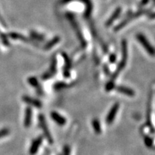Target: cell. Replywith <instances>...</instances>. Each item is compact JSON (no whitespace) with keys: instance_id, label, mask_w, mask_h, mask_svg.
I'll return each mask as SVG.
<instances>
[{"instance_id":"6da1fadb","label":"cell","mask_w":155,"mask_h":155,"mask_svg":"<svg viewBox=\"0 0 155 155\" xmlns=\"http://www.w3.org/2000/svg\"><path fill=\"white\" fill-rule=\"evenodd\" d=\"M121 50H122V58L121 61L118 64L116 71L114 72L113 75H111V80L109 81L114 83V81L116 80V78L119 76V73L121 72L122 70L124 68L126 65H127V58H128V50H127V42L125 40H124L121 42Z\"/></svg>"},{"instance_id":"7a4b0ae2","label":"cell","mask_w":155,"mask_h":155,"mask_svg":"<svg viewBox=\"0 0 155 155\" xmlns=\"http://www.w3.org/2000/svg\"><path fill=\"white\" fill-rule=\"evenodd\" d=\"M38 121H39V125H40V127L41 128L42 131H43L45 137L46 139H47L50 144H53V137H52L51 134H50V132L49 129H48V127L47 123H46L45 118L43 114H39Z\"/></svg>"},{"instance_id":"3957f363","label":"cell","mask_w":155,"mask_h":155,"mask_svg":"<svg viewBox=\"0 0 155 155\" xmlns=\"http://www.w3.org/2000/svg\"><path fill=\"white\" fill-rule=\"evenodd\" d=\"M66 17H67V18L68 19V20L71 21V23H72L73 28H74V29H75L77 35H78V37L79 40H80L81 43L82 44L83 48H86L87 42H86V40H85V39H84V38H83V36L82 35V33H81L80 29H78V27L76 22H75V18H74V16H73V15L71 14V13H67Z\"/></svg>"},{"instance_id":"277c9868","label":"cell","mask_w":155,"mask_h":155,"mask_svg":"<svg viewBox=\"0 0 155 155\" xmlns=\"http://www.w3.org/2000/svg\"><path fill=\"white\" fill-rule=\"evenodd\" d=\"M137 38L139 40V42L142 45V46L145 48V50H147V52L151 55H154V48L152 47V45L149 42L148 40L146 38L144 35L141 33H139L137 35Z\"/></svg>"},{"instance_id":"5b68a950","label":"cell","mask_w":155,"mask_h":155,"mask_svg":"<svg viewBox=\"0 0 155 155\" xmlns=\"http://www.w3.org/2000/svg\"><path fill=\"white\" fill-rule=\"evenodd\" d=\"M57 63L58 62L55 57H53V59H52L49 70L48 71H46L45 73H44L43 75H42V78L43 80L49 79L50 78L53 77L56 74V73H57Z\"/></svg>"},{"instance_id":"8992f818","label":"cell","mask_w":155,"mask_h":155,"mask_svg":"<svg viewBox=\"0 0 155 155\" xmlns=\"http://www.w3.org/2000/svg\"><path fill=\"white\" fill-rule=\"evenodd\" d=\"M147 11V10H140V11L134 13V14H133V13H132V14L129 15V16H128L127 18L124 19V20L122 21V22L120 23L119 25H117V26L116 27L115 29H114V31L119 30L120 29L123 28V27H124L127 24H128V22H129L131 20H132V19H134L137 18V17H139V16H141V15H144Z\"/></svg>"},{"instance_id":"52a82bcc","label":"cell","mask_w":155,"mask_h":155,"mask_svg":"<svg viewBox=\"0 0 155 155\" xmlns=\"http://www.w3.org/2000/svg\"><path fill=\"white\" fill-rule=\"evenodd\" d=\"M61 55L63 57L64 61H65V66L63 67V75L64 77L68 78H70V76H71V69L72 63H71V59L68 58L66 53H62Z\"/></svg>"},{"instance_id":"ba28073f","label":"cell","mask_w":155,"mask_h":155,"mask_svg":"<svg viewBox=\"0 0 155 155\" xmlns=\"http://www.w3.org/2000/svg\"><path fill=\"white\" fill-rule=\"evenodd\" d=\"M119 106H120L119 103H116V104H114L113 106L111 108L110 111H108L106 119V123H107L108 124H111L114 122V119H115L116 116V114H117L118 111H119Z\"/></svg>"},{"instance_id":"9c48e42d","label":"cell","mask_w":155,"mask_h":155,"mask_svg":"<svg viewBox=\"0 0 155 155\" xmlns=\"http://www.w3.org/2000/svg\"><path fill=\"white\" fill-rule=\"evenodd\" d=\"M42 141H43V136L42 135L38 136L36 139H35L32 141L30 148V151H29L30 155H35L37 154V152L39 150V148H40V147L42 144Z\"/></svg>"},{"instance_id":"30bf717a","label":"cell","mask_w":155,"mask_h":155,"mask_svg":"<svg viewBox=\"0 0 155 155\" xmlns=\"http://www.w3.org/2000/svg\"><path fill=\"white\" fill-rule=\"evenodd\" d=\"M28 83H30V84L32 87H33V88H36L37 93H38V94L39 95V96H42V95L44 94V91H43V89H42V87L41 86V84L39 83V81L38 79H37V78H35V77L29 78L28 79Z\"/></svg>"},{"instance_id":"8fae6325","label":"cell","mask_w":155,"mask_h":155,"mask_svg":"<svg viewBox=\"0 0 155 155\" xmlns=\"http://www.w3.org/2000/svg\"><path fill=\"white\" fill-rule=\"evenodd\" d=\"M50 118L59 126H64L66 124L67 120L64 116L61 115L59 113L56 111H53L50 113Z\"/></svg>"},{"instance_id":"7c38bea8","label":"cell","mask_w":155,"mask_h":155,"mask_svg":"<svg viewBox=\"0 0 155 155\" xmlns=\"http://www.w3.org/2000/svg\"><path fill=\"white\" fill-rule=\"evenodd\" d=\"M22 101L26 103V104H28V105L35 106V107L36 108H41L42 106V102L40 101V100L36 99V98H33L30 96H22Z\"/></svg>"},{"instance_id":"4fadbf2b","label":"cell","mask_w":155,"mask_h":155,"mask_svg":"<svg viewBox=\"0 0 155 155\" xmlns=\"http://www.w3.org/2000/svg\"><path fill=\"white\" fill-rule=\"evenodd\" d=\"M32 110L31 107L28 106L25 109V115L24 120V126L25 128H30L32 124Z\"/></svg>"},{"instance_id":"5bb4252c","label":"cell","mask_w":155,"mask_h":155,"mask_svg":"<svg viewBox=\"0 0 155 155\" xmlns=\"http://www.w3.org/2000/svg\"><path fill=\"white\" fill-rule=\"evenodd\" d=\"M116 90L117 91L119 94L126 95L128 96H135V92L133 89L124 86H118L116 87Z\"/></svg>"},{"instance_id":"9a60e30c","label":"cell","mask_w":155,"mask_h":155,"mask_svg":"<svg viewBox=\"0 0 155 155\" xmlns=\"http://www.w3.org/2000/svg\"><path fill=\"white\" fill-rule=\"evenodd\" d=\"M9 36H10L12 38L15 39V40H20L23 42L32 44L35 46H38V45L35 42L32 41V40H30V39H28V38H26V37L23 36V35H20L19 33H16V32H11V33H9Z\"/></svg>"},{"instance_id":"2e32d148","label":"cell","mask_w":155,"mask_h":155,"mask_svg":"<svg viewBox=\"0 0 155 155\" xmlns=\"http://www.w3.org/2000/svg\"><path fill=\"white\" fill-rule=\"evenodd\" d=\"M121 10H122L121 7H117V8L115 9V11L114 12V13L112 14L111 17H110V18L108 19L107 21H106V27L111 26V25L113 24V22L116 20V19L118 18V17H119V15L121 14Z\"/></svg>"},{"instance_id":"e0dca14e","label":"cell","mask_w":155,"mask_h":155,"mask_svg":"<svg viewBox=\"0 0 155 155\" xmlns=\"http://www.w3.org/2000/svg\"><path fill=\"white\" fill-rule=\"evenodd\" d=\"M80 1H82L83 2L86 4V12H85V17L88 18V17H90L91 14V11L93 9V5L91 2V0H80Z\"/></svg>"},{"instance_id":"ac0fdd59","label":"cell","mask_w":155,"mask_h":155,"mask_svg":"<svg viewBox=\"0 0 155 155\" xmlns=\"http://www.w3.org/2000/svg\"><path fill=\"white\" fill-rule=\"evenodd\" d=\"M92 125L93 128H94L95 133L96 134H101V123L99 120L98 119H94L92 121Z\"/></svg>"},{"instance_id":"d6986e66","label":"cell","mask_w":155,"mask_h":155,"mask_svg":"<svg viewBox=\"0 0 155 155\" xmlns=\"http://www.w3.org/2000/svg\"><path fill=\"white\" fill-rule=\"evenodd\" d=\"M59 41H60V38H59V37H55V38H54L53 40H50V41L48 42V43L46 44L45 45L44 48L45 50H50V48H53L55 44L58 43V42H59Z\"/></svg>"},{"instance_id":"ffe728a7","label":"cell","mask_w":155,"mask_h":155,"mask_svg":"<svg viewBox=\"0 0 155 155\" xmlns=\"http://www.w3.org/2000/svg\"><path fill=\"white\" fill-rule=\"evenodd\" d=\"M31 37L33 39H35V40H38V41H44L45 36L42 35H40L38 33V32H34V31H32V32H31Z\"/></svg>"},{"instance_id":"44dd1931","label":"cell","mask_w":155,"mask_h":155,"mask_svg":"<svg viewBox=\"0 0 155 155\" xmlns=\"http://www.w3.org/2000/svg\"><path fill=\"white\" fill-rule=\"evenodd\" d=\"M67 86H68V85L65 83L58 82V83H55V85H54V88H55L56 91H59V90H61V89H63V88H66Z\"/></svg>"},{"instance_id":"7402d4cb","label":"cell","mask_w":155,"mask_h":155,"mask_svg":"<svg viewBox=\"0 0 155 155\" xmlns=\"http://www.w3.org/2000/svg\"><path fill=\"white\" fill-rule=\"evenodd\" d=\"M144 142L145 144L147 147H152L153 146V140L149 136H145L144 137Z\"/></svg>"},{"instance_id":"603a6c76","label":"cell","mask_w":155,"mask_h":155,"mask_svg":"<svg viewBox=\"0 0 155 155\" xmlns=\"http://www.w3.org/2000/svg\"><path fill=\"white\" fill-rule=\"evenodd\" d=\"M9 133H10V130L7 128H5V129H2L0 130V139L2 138V137H5L6 136L9 135Z\"/></svg>"},{"instance_id":"cb8c5ba5","label":"cell","mask_w":155,"mask_h":155,"mask_svg":"<svg viewBox=\"0 0 155 155\" xmlns=\"http://www.w3.org/2000/svg\"><path fill=\"white\" fill-rule=\"evenodd\" d=\"M71 147L68 145H65L64 146L63 149V153H62L61 155H71Z\"/></svg>"},{"instance_id":"d4e9b609","label":"cell","mask_w":155,"mask_h":155,"mask_svg":"<svg viewBox=\"0 0 155 155\" xmlns=\"http://www.w3.org/2000/svg\"><path fill=\"white\" fill-rule=\"evenodd\" d=\"M108 60H109V62L111 63H114L116 61V55L114 53H112L111 55H109V58H108Z\"/></svg>"},{"instance_id":"484cf974","label":"cell","mask_w":155,"mask_h":155,"mask_svg":"<svg viewBox=\"0 0 155 155\" xmlns=\"http://www.w3.org/2000/svg\"><path fill=\"white\" fill-rule=\"evenodd\" d=\"M104 73H105V74L106 75V76H109L110 74H111V73H110V71H109V69H108V67L107 65H104Z\"/></svg>"},{"instance_id":"4316f807","label":"cell","mask_w":155,"mask_h":155,"mask_svg":"<svg viewBox=\"0 0 155 155\" xmlns=\"http://www.w3.org/2000/svg\"><path fill=\"white\" fill-rule=\"evenodd\" d=\"M149 2H150V0H141V2H140V5H139V7H143V6L146 5Z\"/></svg>"},{"instance_id":"83f0119b","label":"cell","mask_w":155,"mask_h":155,"mask_svg":"<svg viewBox=\"0 0 155 155\" xmlns=\"http://www.w3.org/2000/svg\"><path fill=\"white\" fill-rule=\"evenodd\" d=\"M0 22H1L3 26H5V27H7V25L5 24V21H4V19H3L2 18L1 15H0Z\"/></svg>"},{"instance_id":"f1b7e54d","label":"cell","mask_w":155,"mask_h":155,"mask_svg":"<svg viewBox=\"0 0 155 155\" xmlns=\"http://www.w3.org/2000/svg\"><path fill=\"white\" fill-rule=\"evenodd\" d=\"M71 1H72V0H63V1H62V3H68V2H71Z\"/></svg>"},{"instance_id":"f546056e","label":"cell","mask_w":155,"mask_h":155,"mask_svg":"<svg viewBox=\"0 0 155 155\" xmlns=\"http://www.w3.org/2000/svg\"><path fill=\"white\" fill-rule=\"evenodd\" d=\"M58 155H61V154H58Z\"/></svg>"}]
</instances>
